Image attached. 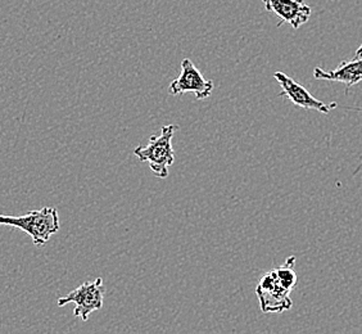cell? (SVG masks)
<instances>
[{"label": "cell", "mask_w": 362, "mask_h": 334, "mask_svg": "<svg viewBox=\"0 0 362 334\" xmlns=\"http://www.w3.org/2000/svg\"><path fill=\"white\" fill-rule=\"evenodd\" d=\"M214 91V83L206 80L201 71L195 67L192 59L184 58L181 61V72L168 86L171 96H182L185 93H194L198 100H202L211 96Z\"/></svg>", "instance_id": "obj_5"}, {"label": "cell", "mask_w": 362, "mask_h": 334, "mask_svg": "<svg viewBox=\"0 0 362 334\" xmlns=\"http://www.w3.org/2000/svg\"><path fill=\"white\" fill-rule=\"evenodd\" d=\"M177 125H166L162 127L160 135L151 137L149 143L144 146H136L134 154L141 162L149 165L151 171L158 179H166L168 176V167L174 165L175 154L173 149V138Z\"/></svg>", "instance_id": "obj_2"}, {"label": "cell", "mask_w": 362, "mask_h": 334, "mask_svg": "<svg viewBox=\"0 0 362 334\" xmlns=\"http://www.w3.org/2000/svg\"><path fill=\"white\" fill-rule=\"evenodd\" d=\"M294 265H296V258L291 256V258H286L284 265L272 270L275 277L278 278L279 283L289 292H292L293 288L297 284V274L294 272Z\"/></svg>", "instance_id": "obj_9"}, {"label": "cell", "mask_w": 362, "mask_h": 334, "mask_svg": "<svg viewBox=\"0 0 362 334\" xmlns=\"http://www.w3.org/2000/svg\"><path fill=\"white\" fill-rule=\"evenodd\" d=\"M314 77L316 80L343 83L346 85V93H349L354 85L362 81V56L352 61L341 62L338 69L333 71H324L320 67H316Z\"/></svg>", "instance_id": "obj_8"}, {"label": "cell", "mask_w": 362, "mask_h": 334, "mask_svg": "<svg viewBox=\"0 0 362 334\" xmlns=\"http://www.w3.org/2000/svg\"><path fill=\"white\" fill-rule=\"evenodd\" d=\"M274 79L281 86V91H280L279 96L289 99L292 103L298 105L300 108L314 110V111L321 112V113H329L338 105L337 103L327 105L319 99H316L310 91H307L305 86H302L300 84L294 81L284 72H275Z\"/></svg>", "instance_id": "obj_6"}, {"label": "cell", "mask_w": 362, "mask_h": 334, "mask_svg": "<svg viewBox=\"0 0 362 334\" xmlns=\"http://www.w3.org/2000/svg\"><path fill=\"white\" fill-rule=\"evenodd\" d=\"M258 302L264 313H284L292 307L291 292L279 283L274 272L265 274L256 287Z\"/></svg>", "instance_id": "obj_4"}, {"label": "cell", "mask_w": 362, "mask_h": 334, "mask_svg": "<svg viewBox=\"0 0 362 334\" xmlns=\"http://www.w3.org/2000/svg\"><path fill=\"white\" fill-rule=\"evenodd\" d=\"M0 225L18 228L28 234L35 246H44L61 228L58 211L53 207H44L30 211L26 215H0Z\"/></svg>", "instance_id": "obj_1"}, {"label": "cell", "mask_w": 362, "mask_h": 334, "mask_svg": "<svg viewBox=\"0 0 362 334\" xmlns=\"http://www.w3.org/2000/svg\"><path fill=\"white\" fill-rule=\"evenodd\" d=\"M262 3L266 11L280 18L278 28L283 23H289L293 28H300L310 20L313 12L305 0H262Z\"/></svg>", "instance_id": "obj_7"}, {"label": "cell", "mask_w": 362, "mask_h": 334, "mask_svg": "<svg viewBox=\"0 0 362 334\" xmlns=\"http://www.w3.org/2000/svg\"><path fill=\"white\" fill-rule=\"evenodd\" d=\"M362 56V45L360 48L357 49V52H356L355 58H360Z\"/></svg>", "instance_id": "obj_10"}, {"label": "cell", "mask_w": 362, "mask_h": 334, "mask_svg": "<svg viewBox=\"0 0 362 334\" xmlns=\"http://www.w3.org/2000/svg\"><path fill=\"white\" fill-rule=\"evenodd\" d=\"M105 287L103 279L97 278L94 282H85L76 289L71 291L67 296L58 299V306L62 307L74 304V315L86 321L91 313L103 307Z\"/></svg>", "instance_id": "obj_3"}, {"label": "cell", "mask_w": 362, "mask_h": 334, "mask_svg": "<svg viewBox=\"0 0 362 334\" xmlns=\"http://www.w3.org/2000/svg\"><path fill=\"white\" fill-rule=\"evenodd\" d=\"M357 110H360V111H362V108H357Z\"/></svg>", "instance_id": "obj_11"}]
</instances>
